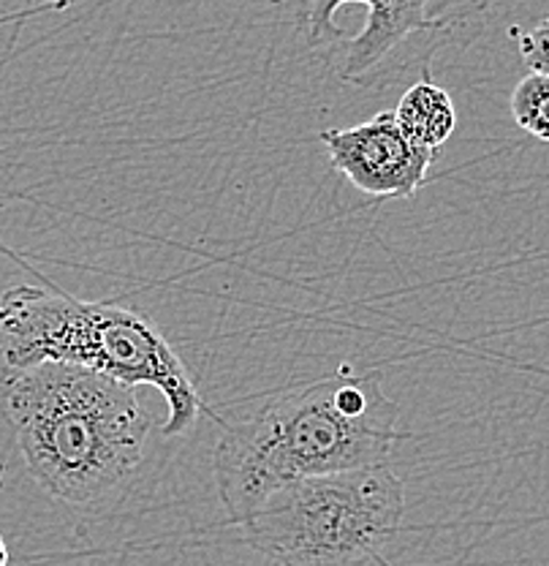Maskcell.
<instances>
[{
  "instance_id": "1",
  "label": "cell",
  "mask_w": 549,
  "mask_h": 566,
  "mask_svg": "<svg viewBox=\"0 0 549 566\" xmlns=\"http://www.w3.org/2000/svg\"><path fill=\"white\" fill-rule=\"evenodd\" d=\"M381 374H335L229 422L212 474L229 521L245 526L270 493L305 476L387 463L403 441Z\"/></svg>"
},
{
  "instance_id": "2",
  "label": "cell",
  "mask_w": 549,
  "mask_h": 566,
  "mask_svg": "<svg viewBox=\"0 0 549 566\" xmlns=\"http://www.w3.org/2000/svg\"><path fill=\"white\" fill-rule=\"evenodd\" d=\"M3 387L28 471L52 499L93 504L145 458L152 417L126 381L50 359Z\"/></svg>"
},
{
  "instance_id": "3",
  "label": "cell",
  "mask_w": 549,
  "mask_h": 566,
  "mask_svg": "<svg viewBox=\"0 0 549 566\" xmlns=\"http://www.w3.org/2000/svg\"><path fill=\"white\" fill-rule=\"evenodd\" d=\"M50 359L131 387H156L169 406L163 436L188 433L204 409L188 365L147 314L33 283L6 289L0 294V385Z\"/></svg>"
},
{
  "instance_id": "4",
  "label": "cell",
  "mask_w": 549,
  "mask_h": 566,
  "mask_svg": "<svg viewBox=\"0 0 549 566\" xmlns=\"http://www.w3.org/2000/svg\"><path fill=\"white\" fill-rule=\"evenodd\" d=\"M403 512V480L378 463L288 482L245 528L277 566H373L398 539Z\"/></svg>"
},
{
  "instance_id": "5",
  "label": "cell",
  "mask_w": 549,
  "mask_h": 566,
  "mask_svg": "<svg viewBox=\"0 0 549 566\" xmlns=\"http://www.w3.org/2000/svg\"><path fill=\"white\" fill-rule=\"evenodd\" d=\"M433 0H299V17L313 46H332L340 80L362 85L378 63L405 39L430 31Z\"/></svg>"
},
{
  "instance_id": "6",
  "label": "cell",
  "mask_w": 549,
  "mask_h": 566,
  "mask_svg": "<svg viewBox=\"0 0 549 566\" xmlns=\"http://www.w3.org/2000/svg\"><path fill=\"white\" fill-rule=\"evenodd\" d=\"M335 172L376 199H411L427 182L433 147L405 134L394 112H378L368 123L321 132Z\"/></svg>"
},
{
  "instance_id": "7",
  "label": "cell",
  "mask_w": 549,
  "mask_h": 566,
  "mask_svg": "<svg viewBox=\"0 0 549 566\" xmlns=\"http://www.w3.org/2000/svg\"><path fill=\"white\" fill-rule=\"evenodd\" d=\"M400 126L419 145L439 150L457 128V109L444 87L430 80H419L400 96L394 109Z\"/></svg>"
},
{
  "instance_id": "8",
  "label": "cell",
  "mask_w": 549,
  "mask_h": 566,
  "mask_svg": "<svg viewBox=\"0 0 549 566\" xmlns=\"http://www.w3.org/2000/svg\"><path fill=\"white\" fill-rule=\"evenodd\" d=\"M511 117L530 137L549 142V76L530 71L511 93Z\"/></svg>"
},
{
  "instance_id": "9",
  "label": "cell",
  "mask_w": 549,
  "mask_h": 566,
  "mask_svg": "<svg viewBox=\"0 0 549 566\" xmlns=\"http://www.w3.org/2000/svg\"><path fill=\"white\" fill-rule=\"evenodd\" d=\"M519 55L530 71L549 76V17L519 35Z\"/></svg>"
},
{
  "instance_id": "10",
  "label": "cell",
  "mask_w": 549,
  "mask_h": 566,
  "mask_svg": "<svg viewBox=\"0 0 549 566\" xmlns=\"http://www.w3.org/2000/svg\"><path fill=\"white\" fill-rule=\"evenodd\" d=\"M41 3H46V6H55V9H66V6L76 3V0H41Z\"/></svg>"
},
{
  "instance_id": "11",
  "label": "cell",
  "mask_w": 549,
  "mask_h": 566,
  "mask_svg": "<svg viewBox=\"0 0 549 566\" xmlns=\"http://www.w3.org/2000/svg\"><path fill=\"white\" fill-rule=\"evenodd\" d=\"M0 566H9V551H6L3 536H0Z\"/></svg>"
},
{
  "instance_id": "12",
  "label": "cell",
  "mask_w": 549,
  "mask_h": 566,
  "mask_svg": "<svg viewBox=\"0 0 549 566\" xmlns=\"http://www.w3.org/2000/svg\"><path fill=\"white\" fill-rule=\"evenodd\" d=\"M0 482H3V469H0Z\"/></svg>"
}]
</instances>
